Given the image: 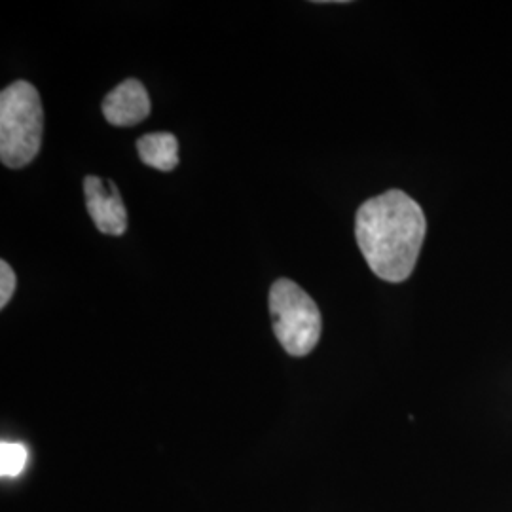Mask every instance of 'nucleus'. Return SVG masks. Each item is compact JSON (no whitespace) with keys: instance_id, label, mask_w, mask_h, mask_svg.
Listing matches in <instances>:
<instances>
[{"instance_id":"obj_8","label":"nucleus","mask_w":512,"mask_h":512,"mask_svg":"<svg viewBox=\"0 0 512 512\" xmlns=\"http://www.w3.org/2000/svg\"><path fill=\"white\" fill-rule=\"evenodd\" d=\"M16 285H18V277L14 274L12 266L6 260H2L0 262V308L8 306V302L16 293Z\"/></svg>"},{"instance_id":"obj_3","label":"nucleus","mask_w":512,"mask_h":512,"mask_svg":"<svg viewBox=\"0 0 512 512\" xmlns=\"http://www.w3.org/2000/svg\"><path fill=\"white\" fill-rule=\"evenodd\" d=\"M275 338L293 357H306L321 338V311L310 294L291 279H277L270 289Z\"/></svg>"},{"instance_id":"obj_5","label":"nucleus","mask_w":512,"mask_h":512,"mask_svg":"<svg viewBox=\"0 0 512 512\" xmlns=\"http://www.w3.org/2000/svg\"><path fill=\"white\" fill-rule=\"evenodd\" d=\"M103 114L107 122L116 128H129L141 124L150 114L147 88L137 78L124 80L105 95Z\"/></svg>"},{"instance_id":"obj_6","label":"nucleus","mask_w":512,"mask_h":512,"mask_svg":"<svg viewBox=\"0 0 512 512\" xmlns=\"http://www.w3.org/2000/svg\"><path fill=\"white\" fill-rule=\"evenodd\" d=\"M141 162L158 171H173L179 165V141L173 133H148L137 141Z\"/></svg>"},{"instance_id":"obj_4","label":"nucleus","mask_w":512,"mask_h":512,"mask_svg":"<svg viewBox=\"0 0 512 512\" xmlns=\"http://www.w3.org/2000/svg\"><path fill=\"white\" fill-rule=\"evenodd\" d=\"M84 196L88 213L99 232L107 236H122L126 232L128 211L116 184L88 175L84 179Z\"/></svg>"},{"instance_id":"obj_2","label":"nucleus","mask_w":512,"mask_h":512,"mask_svg":"<svg viewBox=\"0 0 512 512\" xmlns=\"http://www.w3.org/2000/svg\"><path fill=\"white\" fill-rule=\"evenodd\" d=\"M44 110L37 88L25 80L0 93V160L19 169L31 164L40 152Z\"/></svg>"},{"instance_id":"obj_1","label":"nucleus","mask_w":512,"mask_h":512,"mask_svg":"<svg viewBox=\"0 0 512 512\" xmlns=\"http://www.w3.org/2000/svg\"><path fill=\"white\" fill-rule=\"evenodd\" d=\"M425 232L420 205L403 190L366 200L355 215V238L366 264L389 283H403L412 275Z\"/></svg>"},{"instance_id":"obj_7","label":"nucleus","mask_w":512,"mask_h":512,"mask_svg":"<svg viewBox=\"0 0 512 512\" xmlns=\"http://www.w3.org/2000/svg\"><path fill=\"white\" fill-rule=\"evenodd\" d=\"M27 463V448L16 442L0 444V475L14 478L23 473Z\"/></svg>"}]
</instances>
